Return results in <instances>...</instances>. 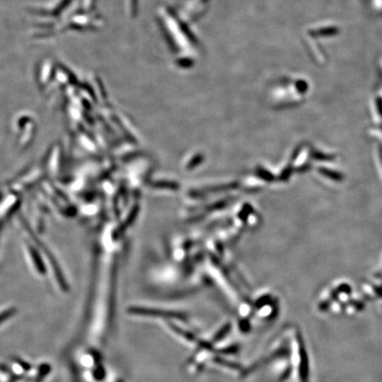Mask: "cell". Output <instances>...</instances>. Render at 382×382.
I'll use <instances>...</instances> for the list:
<instances>
[{
    "instance_id": "1",
    "label": "cell",
    "mask_w": 382,
    "mask_h": 382,
    "mask_svg": "<svg viewBox=\"0 0 382 382\" xmlns=\"http://www.w3.org/2000/svg\"><path fill=\"white\" fill-rule=\"evenodd\" d=\"M7 369L9 370L10 373H12L16 379H24L29 370L31 368V366L29 363L22 359H17L13 358L10 361Z\"/></svg>"
},
{
    "instance_id": "2",
    "label": "cell",
    "mask_w": 382,
    "mask_h": 382,
    "mask_svg": "<svg viewBox=\"0 0 382 382\" xmlns=\"http://www.w3.org/2000/svg\"><path fill=\"white\" fill-rule=\"evenodd\" d=\"M17 313V309L13 305H4L0 307V326L9 322Z\"/></svg>"
},
{
    "instance_id": "3",
    "label": "cell",
    "mask_w": 382,
    "mask_h": 382,
    "mask_svg": "<svg viewBox=\"0 0 382 382\" xmlns=\"http://www.w3.org/2000/svg\"><path fill=\"white\" fill-rule=\"evenodd\" d=\"M302 363H301V377L303 379H306L308 377V360H307L306 353L305 351L302 350Z\"/></svg>"
}]
</instances>
